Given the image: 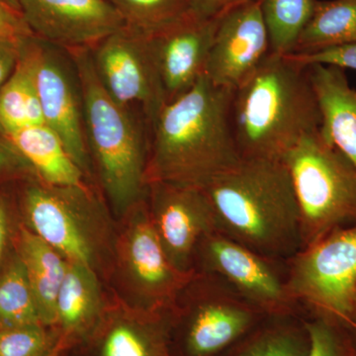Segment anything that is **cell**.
<instances>
[{
	"instance_id": "obj_29",
	"label": "cell",
	"mask_w": 356,
	"mask_h": 356,
	"mask_svg": "<svg viewBox=\"0 0 356 356\" xmlns=\"http://www.w3.org/2000/svg\"><path fill=\"white\" fill-rule=\"evenodd\" d=\"M54 346L43 324L0 329V356H46Z\"/></svg>"
},
{
	"instance_id": "obj_24",
	"label": "cell",
	"mask_w": 356,
	"mask_h": 356,
	"mask_svg": "<svg viewBox=\"0 0 356 356\" xmlns=\"http://www.w3.org/2000/svg\"><path fill=\"white\" fill-rule=\"evenodd\" d=\"M35 324L43 323L24 264L16 252L0 275V329Z\"/></svg>"
},
{
	"instance_id": "obj_40",
	"label": "cell",
	"mask_w": 356,
	"mask_h": 356,
	"mask_svg": "<svg viewBox=\"0 0 356 356\" xmlns=\"http://www.w3.org/2000/svg\"><path fill=\"white\" fill-rule=\"evenodd\" d=\"M0 135L3 136V137H6V135H4L3 131H2L1 127H0Z\"/></svg>"
},
{
	"instance_id": "obj_28",
	"label": "cell",
	"mask_w": 356,
	"mask_h": 356,
	"mask_svg": "<svg viewBox=\"0 0 356 356\" xmlns=\"http://www.w3.org/2000/svg\"><path fill=\"white\" fill-rule=\"evenodd\" d=\"M308 346L303 356H353L350 330L321 317L304 322Z\"/></svg>"
},
{
	"instance_id": "obj_4",
	"label": "cell",
	"mask_w": 356,
	"mask_h": 356,
	"mask_svg": "<svg viewBox=\"0 0 356 356\" xmlns=\"http://www.w3.org/2000/svg\"><path fill=\"white\" fill-rule=\"evenodd\" d=\"M76 69L84 133L93 173L115 216L145 200L149 139L132 109L119 104L100 83L86 49L67 51Z\"/></svg>"
},
{
	"instance_id": "obj_16",
	"label": "cell",
	"mask_w": 356,
	"mask_h": 356,
	"mask_svg": "<svg viewBox=\"0 0 356 356\" xmlns=\"http://www.w3.org/2000/svg\"><path fill=\"white\" fill-rule=\"evenodd\" d=\"M33 74L44 125L60 140L88 179L93 177L84 133L83 104L69 72L60 60L37 41L28 42Z\"/></svg>"
},
{
	"instance_id": "obj_23",
	"label": "cell",
	"mask_w": 356,
	"mask_h": 356,
	"mask_svg": "<svg viewBox=\"0 0 356 356\" xmlns=\"http://www.w3.org/2000/svg\"><path fill=\"white\" fill-rule=\"evenodd\" d=\"M32 39V38H31ZM27 40L13 74L0 88V127L4 135L44 124Z\"/></svg>"
},
{
	"instance_id": "obj_10",
	"label": "cell",
	"mask_w": 356,
	"mask_h": 356,
	"mask_svg": "<svg viewBox=\"0 0 356 356\" xmlns=\"http://www.w3.org/2000/svg\"><path fill=\"white\" fill-rule=\"evenodd\" d=\"M184 321L188 356H214L245 336L262 316L221 281L196 274L172 313Z\"/></svg>"
},
{
	"instance_id": "obj_31",
	"label": "cell",
	"mask_w": 356,
	"mask_h": 356,
	"mask_svg": "<svg viewBox=\"0 0 356 356\" xmlns=\"http://www.w3.org/2000/svg\"><path fill=\"white\" fill-rule=\"evenodd\" d=\"M34 37L22 14L0 2V40L23 43Z\"/></svg>"
},
{
	"instance_id": "obj_15",
	"label": "cell",
	"mask_w": 356,
	"mask_h": 356,
	"mask_svg": "<svg viewBox=\"0 0 356 356\" xmlns=\"http://www.w3.org/2000/svg\"><path fill=\"white\" fill-rule=\"evenodd\" d=\"M218 21L189 11L147 36L165 103L184 95L205 76Z\"/></svg>"
},
{
	"instance_id": "obj_12",
	"label": "cell",
	"mask_w": 356,
	"mask_h": 356,
	"mask_svg": "<svg viewBox=\"0 0 356 356\" xmlns=\"http://www.w3.org/2000/svg\"><path fill=\"white\" fill-rule=\"evenodd\" d=\"M146 202L154 232L173 266L182 273H197L199 245L216 229L205 191L199 187L151 182Z\"/></svg>"
},
{
	"instance_id": "obj_14",
	"label": "cell",
	"mask_w": 356,
	"mask_h": 356,
	"mask_svg": "<svg viewBox=\"0 0 356 356\" xmlns=\"http://www.w3.org/2000/svg\"><path fill=\"white\" fill-rule=\"evenodd\" d=\"M270 53L261 0H252L220 16L205 76L218 86L235 89Z\"/></svg>"
},
{
	"instance_id": "obj_20",
	"label": "cell",
	"mask_w": 356,
	"mask_h": 356,
	"mask_svg": "<svg viewBox=\"0 0 356 356\" xmlns=\"http://www.w3.org/2000/svg\"><path fill=\"white\" fill-rule=\"evenodd\" d=\"M6 139L44 184H89L88 177L72 158L63 140L44 124L21 129L6 136Z\"/></svg>"
},
{
	"instance_id": "obj_30",
	"label": "cell",
	"mask_w": 356,
	"mask_h": 356,
	"mask_svg": "<svg viewBox=\"0 0 356 356\" xmlns=\"http://www.w3.org/2000/svg\"><path fill=\"white\" fill-rule=\"evenodd\" d=\"M289 57L304 65H334L356 72V44L337 47L311 54H290Z\"/></svg>"
},
{
	"instance_id": "obj_27",
	"label": "cell",
	"mask_w": 356,
	"mask_h": 356,
	"mask_svg": "<svg viewBox=\"0 0 356 356\" xmlns=\"http://www.w3.org/2000/svg\"><path fill=\"white\" fill-rule=\"evenodd\" d=\"M308 346L305 327L275 324L257 332L231 356H303Z\"/></svg>"
},
{
	"instance_id": "obj_19",
	"label": "cell",
	"mask_w": 356,
	"mask_h": 356,
	"mask_svg": "<svg viewBox=\"0 0 356 356\" xmlns=\"http://www.w3.org/2000/svg\"><path fill=\"white\" fill-rule=\"evenodd\" d=\"M102 281L92 269L67 264L56 304V325L67 343L74 337L89 336L102 318L109 301Z\"/></svg>"
},
{
	"instance_id": "obj_2",
	"label": "cell",
	"mask_w": 356,
	"mask_h": 356,
	"mask_svg": "<svg viewBox=\"0 0 356 356\" xmlns=\"http://www.w3.org/2000/svg\"><path fill=\"white\" fill-rule=\"evenodd\" d=\"M202 189L222 235L275 261L301 250L298 204L282 159H241Z\"/></svg>"
},
{
	"instance_id": "obj_7",
	"label": "cell",
	"mask_w": 356,
	"mask_h": 356,
	"mask_svg": "<svg viewBox=\"0 0 356 356\" xmlns=\"http://www.w3.org/2000/svg\"><path fill=\"white\" fill-rule=\"evenodd\" d=\"M196 274L182 273L170 261L149 219L146 199L119 219L110 281L122 301L139 310L172 314Z\"/></svg>"
},
{
	"instance_id": "obj_37",
	"label": "cell",
	"mask_w": 356,
	"mask_h": 356,
	"mask_svg": "<svg viewBox=\"0 0 356 356\" xmlns=\"http://www.w3.org/2000/svg\"><path fill=\"white\" fill-rule=\"evenodd\" d=\"M1 3L6 4V6L10 7L11 9L15 10L16 13H21V6L19 0H0Z\"/></svg>"
},
{
	"instance_id": "obj_5",
	"label": "cell",
	"mask_w": 356,
	"mask_h": 356,
	"mask_svg": "<svg viewBox=\"0 0 356 356\" xmlns=\"http://www.w3.org/2000/svg\"><path fill=\"white\" fill-rule=\"evenodd\" d=\"M22 204L26 227L33 233L67 261L110 280L118 224L90 185H51L38 179L25 187Z\"/></svg>"
},
{
	"instance_id": "obj_18",
	"label": "cell",
	"mask_w": 356,
	"mask_h": 356,
	"mask_svg": "<svg viewBox=\"0 0 356 356\" xmlns=\"http://www.w3.org/2000/svg\"><path fill=\"white\" fill-rule=\"evenodd\" d=\"M307 67L322 113L321 133L356 168V89L341 67Z\"/></svg>"
},
{
	"instance_id": "obj_35",
	"label": "cell",
	"mask_w": 356,
	"mask_h": 356,
	"mask_svg": "<svg viewBox=\"0 0 356 356\" xmlns=\"http://www.w3.org/2000/svg\"><path fill=\"white\" fill-rule=\"evenodd\" d=\"M9 232V204L6 196L0 194V262L6 248Z\"/></svg>"
},
{
	"instance_id": "obj_39",
	"label": "cell",
	"mask_w": 356,
	"mask_h": 356,
	"mask_svg": "<svg viewBox=\"0 0 356 356\" xmlns=\"http://www.w3.org/2000/svg\"><path fill=\"white\" fill-rule=\"evenodd\" d=\"M350 330H353V331L356 332V321H355V324H353V325H351V327H350Z\"/></svg>"
},
{
	"instance_id": "obj_21",
	"label": "cell",
	"mask_w": 356,
	"mask_h": 356,
	"mask_svg": "<svg viewBox=\"0 0 356 356\" xmlns=\"http://www.w3.org/2000/svg\"><path fill=\"white\" fill-rule=\"evenodd\" d=\"M17 245L42 323L56 325V304L69 261L26 226L20 227Z\"/></svg>"
},
{
	"instance_id": "obj_11",
	"label": "cell",
	"mask_w": 356,
	"mask_h": 356,
	"mask_svg": "<svg viewBox=\"0 0 356 356\" xmlns=\"http://www.w3.org/2000/svg\"><path fill=\"white\" fill-rule=\"evenodd\" d=\"M89 51L105 90L119 104L140 108L149 126L165 99L147 36L124 26Z\"/></svg>"
},
{
	"instance_id": "obj_22",
	"label": "cell",
	"mask_w": 356,
	"mask_h": 356,
	"mask_svg": "<svg viewBox=\"0 0 356 356\" xmlns=\"http://www.w3.org/2000/svg\"><path fill=\"white\" fill-rule=\"evenodd\" d=\"M356 44V0H318L292 54Z\"/></svg>"
},
{
	"instance_id": "obj_25",
	"label": "cell",
	"mask_w": 356,
	"mask_h": 356,
	"mask_svg": "<svg viewBox=\"0 0 356 356\" xmlns=\"http://www.w3.org/2000/svg\"><path fill=\"white\" fill-rule=\"evenodd\" d=\"M318 0H261L271 53L290 55Z\"/></svg>"
},
{
	"instance_id": "obj_3",
	"label": "cell",
	"mask_w": 356,
	"mask_h": 356,
	"mask_svg": "<svg viewBox=\"0 0 356 356\" xmlns=\"http://www.w3.org/2000/svg\"><path fill=\"white\" fill-rule=\"evenodd\" d=\"M232 118L242 159H282L322 126V113L307 65L269 54L234 89Z\"/></svg>"
},
{
	"instance_id": "obj_32",
	"label": "cell",
	"mask_w": 356,
	"mask_h": 356,
	"mask_svg": "<svg viewBox=\"0 0 356 356\" xmlns=\"http://www.w3.org/2000/svg\"><path fill=\"white\" fill-rule=\"evenodd\" d=\"M252 0H188L191 11L206 18H219L227 11Z\"/></svg>"
},
{
	"instance_id": "obj_38",
	"label": "cell",
	"mask_w": 356,
	"mask_h": 356,
	"mask_svg": "<svg viewBox=\"0 0 356 356\" xmlns=\"http://www.w3.org/2000/svg\"><path fill=\"white\" fill-rule=\"evenodd\" d=\"M350 332L353 337V356H356V332L350 330Z\"/></svg>"
},
{
	"instance_id": "obj_1",
	"label": "cell",
	"mask_w": 356,
	"mask_h": 356,
	"mask_svg": "<svg viewBox=\"0 0 356 356\" xmlns=\"http://www.w3.org/2000/svg\"><path fill=\"white\" fill-rule=\"evenodd\" d=\"M234 89L205 76L166 102L149 122L146 180L203 188L241 159L232 102Z\"/></svg>"
},
{
	"instance_id": "obj_9",
	"label": "cell",
	"mask_w": 356,
	"mask_h": 356,
	"mask_svg": "<svg viewBox=\"0 0 356 356\" xmlns=\"http://www.w3.org/2000/svg\"><path fill=\"white\" fill-rule=\"evenodd\" d=\"M277 262L215 229L199 245L195 269L221 281L264 317L287 318L298 304Z\"/></svg>"
},
{
	"instance_id": "obj_33",
	"label": "cell",
	"mask_w": 356,
	"mask_h": 356,
	"mask_svg": "<svg viewBox=\"0 0 356 356\" xmlns=\"http://www.w3.org/2000/svg\"><path fill=\"white\" fill-rule=\"evenodd\" d=\"M25 42L16 43L7 40H0V88L13 74Z\"/></svg>"
},
{
	"instance_id": "obj_13",
	"label": "cell",
	"mask_w": 356,
	"mask_h": 356,
	"mask_svg": "<svg viewBox=\"0 0 356 356\" xmlns=\"http://www.w3.org/2000/svg\"><path fill=\"white\" fill-rule=\"evenodd\" d=\"M19 3L34 36L67 51L90 50L125 26L109 0H19Z\"/></svg>"
},
{
	"instance_id": "obj_8",
	"label": "cell",
	"mask_w": 356,
	"mask_h": 356,
	"mask_svg": "<svg viewBox=\"0 0 356 356\" xmlns=\"http://www.w3.org/2000/svg\"><path fill=\"white\" fill-rule=\"evenodd\" d=\"M287 261L288 291L298 306L350 329L356 321V225L332 232Z\"/></svg>"
},
{
	"instance_id": "obj_36",
	"label": "cell",
	"mask_w": 356,
	"mask_h": 356,
	"mask_svg": "<svg viewBox=\"0 0 356 356\" xmlns=\"http://www.w3.org/2000/svg\"><path fill=\"white\" fill-rule=\"evenodd\" d=\"M67 344V341H65L64 337H60V339L56 341L55 346H54L53 348L50 350V353L46 356H62L63 350H64Z\"/></svg>"
},
{
	"instance_id": "obj_6",
	"label": "cell",
	"mask_w": 356,
	"mask_h": 356,
	"mask_svg": "<svg viewBox=\"0 0 356 356\" xmlns=\"http://www.w3.org/2000/svg\"><path fill=\"white\" fill-rule=\"evenodd\" d=\"M298 204L302 248L356 225V168L320 130L282 158Z\"/></svg>"
},
{
	"instance_id": "obj_17",
	"label": "cell",
	"mask_w": 356,
	"mask_h": 356,
	"mask_svg": "<svg viewBox=\"0 0 356 356\" xmlns=\"http://www.w3.org/2000/svg\"><path fill=\"white\" fill-rule=\"evenodd\" d=\"M172 314L129 306L114 295L89 337L95 356H172Z\"/></svg>"
},
{
	"instance_id": "obj_34",
	"label": "cell",
	"mask_w": 356,
	"mask_h": 356,
	"mask_svg": "<svg viewBox=\"0 0 356 356\" xmlns=\"http://www.w3.org/2000/svg\"><path fill=\"white\" fill-rule=\"evenodd\" d=\"M24 165H29L14 149L10 142L6 137L0 138V173L15 172Z\"/></svg>"
},
{
	"instance_id": "obj_26",
	"label": "cell",
	"mask_w": 356,
	"mask_h": 356,
	"mask_svg": "<svg viewBox=\"0 0 356 356\" xmlns=\"http://www.w3.org/2000/svg\"><path fill=\"white\" fill-rule=\"evenodd\" d=\"M125 26L151 36L191 11L188 0H109Z\"/></svg>"
}]
</instances>
